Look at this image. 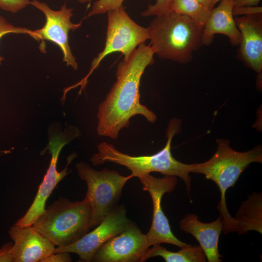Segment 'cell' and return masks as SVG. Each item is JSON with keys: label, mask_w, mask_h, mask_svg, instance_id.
Listing matches in <instances>:
<instances>
[{"label": "cell", "mask_w": 262, "mask_h": 262, "mask_svg": "<svg viewBox=\"0 0 262 262\" xmlns=\"http://www.w3.org/2000/svg\"><path fill=\"white\" fill-rule=\"evenodd\" d=\"M9 234L14 241L11 250L14 262H42L55 252V246L32 226L14 225Z\"/></svg>", "instance_id": "cell-14"}, {"label": "cell", "mask_w": 262, "mask_h": 262, "mask_svg": "<svg viewBox=\"0 0 262 262\" xmlns=\"http://www.w3.org/2000/svg\"><path fill=\"white\" fill-rule=\"evenodd\" d=\"M154 54L150 45L143 43L127 59L119 62L116 80L98 107L99 135L117 139L121 130L128 128L131 118L136 115L155 122L156 114L140 103L139 90L141 77L147 67L154 63Z\"/></svg>", "instance_id": "cell-1"}, {"label": "cell", "mask_w": 262, "mask_h": 262, "mask_svg": "<svg viewBox=\"0 0 262 262\" xmlns=\"http://www.w3.org/2000/svg\"><path fill=\"white\" fill-rule=\"evenodd\" d=\"M203 6L210 10H211L214 6V0H197Z\"/></svg>", "instance_id": "cell-28"}, {"label": "cell", "mask_w": 262, "mask_h": 262, "mask_svg": "<svg viewBox=\"0 0 262 262\" xmlns=\"http://www.w3.org/2000/svg\"><path fill=\"white\" fill-rule=\"evenodd\" d=\"M211 11L197 0H174L171 9L172 12L189 17L202 28Z\"/></svg>", "instance_id": "cell-19"}, {"label": "cell", "mask_w": 262, "mask_h": 262, "mask_svg": "<svg viewBox=\"0 0 262 262\" xmlns=\"http://www.w3.org/2000/svg\"><path fill=\"white\" fill-rule=\"evenodd\" d=\"M72 259L69 253L66 252H54L45 258L42 262H69Z\"/></svg>", "instance_id": "cell-26"}, {"label": "cell", "mask_w": 262, "mask_h": 262, "mask_svg": "<svg viewBox=\"0 0 262 262\" xmlns=\"http://www.w3.org/2000/svg\"><path fill=\"white\" fill-rule=\"evenodd\" d=\"M30 0H0V8L12 13H16L30 4Z\"/></svg>", "instance_id": "cell-23"}, {"label": "cell", "mask_w": 262, "mask_h": 262, "mask_svg": "<svg viewBox=\"0 0 262 262\" xmlns=\"http://www.w3.org/2000/svg\"><path fill=\"white\" fill-rule=\"evenodd\" d=\"M181 120L173 118L170 120L166 131L167 139L164 147L150 155L131 156L121 152L113 145L102 142L98 146V152L90 161L94 166L106 162L114 163L126 167L133 177H138L152 172L161 173L165 176L181 178L185 183L188 194L191 190L189 176L191 164H186L177 160L171 153L173 137L181 131Z\"/></svg>", "instance_id": "cell-3"}, {"label": "cell", "mask_w": 262, "mask_h": 262, "mask_svg": "<svg viewBox=\"0 0 262 262\" xmlns=\"http://www.w3.org/2000/svg\"><path fill=\"white\" fill-rule=\"evenodd\" d=\"M174 0H156L153 4L149 5L146 10L141 13L144 17L157 16L171 12Z\"/></svg>", "instance_id": "cell-21"}, {"label": "cell", "mask_w": 262, "mask_h": 262, "mask_svg": "<svg viewBox=\"0 0 262 262\" xmlns=\"http://www.w3.org/2000/svg\"><path fill=\"white\" fill-rule=\"evenodd\" d=\"M76 0L81 3H88V2H90L91 1V0Z\"/></svg>", "instance_id": "cell-29"}, {"label": "cell", "mask_w": 262, "mask_h": 262, "mask_svg": "<svg viewBox=\"0 0 262 262\" xmlns=\"http://www.w3.org/2000/svg\"><path fill=\"white\" fill-rule=\"evenodd\" d=\"M144 191L148 192L153 203V216L150 228L146 234L149 246L162 243L177 246L180 248L189 246L179 240L173 233L168 220L161 206L164 195L175 189L177 179L175 176H165L162 178L145 174L138 177Z\"/></svg>", "instance_id": "cell-10"}, {"label": "cell", "mask_w": 262, "mask_h": 262, "mask_svg": "<svg viewBox=\"0 0 262 262\" xmlns=\"http://www.w3.org/2000/svg\"><path fill=\"white\" fill-rule=\"evenodd\" d=\"M49 133V142L42 152L44 153L47 150L49 151L51 156L50 164L30 207L26 213L14 224L17 227H25L33 225L45 211L46 201L57 184L71 172V170H68V166L77 156L75 153L69 155L65 168L61 171H58L57 164L62 148L79 136L80 131L77 127L69 126L64 130V131H62L61 128L59 131L56 128L50 127Z\"/></svg>", "instance_id": "cell-8"}, {"label": "cell", "mask_w": 262, "mask_h": 262, "mask_svg": "<svg viewBox=\"0 0 262 262\" xmlns=\"http://www.w3.org/2000/svg\"><path fill=\"white\" fill-rule=\"evenodd\" d=\"M147 28L149 45L162 59L187 64L202 46L203 28L184 15L171 11L155 16Z\"/></svg>", "instance_id": "cell-4"}, {"label": "cell", "mask_w": 262, "mask_h": 262, "mask_svg": "<svg viewBox=\"0 0 262 262\" xmlns=\"http://www.w3.org/2000/svg\"><path fill=\"white\" fill-rule=\"evenodd\" d=\"M261 0H234V7L257 6Z\"/></svg>", "instance_id": "cell-27"}, {"label": "cell", "mask_w": 262, "mask_h": 262, "mask_svg": "<svg viewBox=\"0 0 262 262\" xmlns=\"http://www.w3.org/2000/svg\"><path fill=\"white\" fill-rule=\"evenodd\" d=\"M238 223L237 232L239 235L248 231L262 234V195L254 193L248 196L240 206L234 217Z\"/></svg>", "instance_id": "cell-17"}, {"label": "cell", "mask_w": 262, "mask_h": 262, "mask_svg": "<svg viewBox=\"0 0 262 262\" xmlns=\"http://www.w3.org/2000/svg\"><path fill=\"white\" fill-rule=\"evenodd\" d=\"M223 225L220 216L212 222L203 223L195 214H187L179 222L180 229L192 235L198 242L209 262L222 261V256L218 250V241Z\"/></svg>", "instance_id": "cell-16"}, {"label": "cell", "mask_w": 262, "mask_h": 262, "mask_svg": "<svg viewBox=\"0 0 262 262\" xmlns=\"http://www.w3.org/2000/svg\"><path fill=\"white\" fill-rule=\"evenodd\" d=\"M241 33L237 57L260 76L262 71V13L234 17Z\"/></svg>", "instance_id": "cell-13"}, {"label": "cell", "mask_w": 262, "mask_h": 262, "mask_svg": "<svg viewBox=\"0 0 262 262\" xmlns=\"http://www.w3.org/2000/svg\"><path fill=\"white\" fill-rule=\"evenodd\" d=\"M217 149L209 160L202 163L191 164L190 171L202 174L214 181L220 192V201L217 205L223 221L224 233L237 231L238 223L230 214L226 202V192L233 187L242 172L254 162L262 163V147L257 146L245 152L231 148L227 139H218Z\"/></svg>", "instance_id": "cell-2"}, {"label": "cell", "mask_w": 262, "mask_h": 262, "mask_svg": "<svg viewBox=\"0 0 262 262\" xmlns=\"http://www.w3.org/2000/svg\"><path fill=\"white\" fill-rule=\"evenodd\" d=\"M107 13L108 24L103 49L93 59L87 75L77 84L64 90V96L68 91L80 85L79 94H81L84 90L89 76L107 55L120 52L124 55L123 59H127L140 44L149 39L147 28L134 21L123 6Z\"/></svg>", "instance_id": "cell-6"}, {"label": "cell", "mask_w": 262, "mask_h": 262, "mask_svg": "<svg viewBox=\"0 0 262 262\" xmlns=\"http://www.w3.org/2000/svg\"><path fill=\"white\" fill-rule=\"evenodd\" d=\"M91 207L88 199L72 201L60 197L45 209L32 226L55 246L71 245L89 232Z\"/></svg>", "instance_id": "cell-5"}, {"label": "cell", "mask_w": 262, "mask_h": 262, "mask_svg": "<svg viewBox=\"0 0 262 262\" xmlns=\"http://www.w3.org/2000/svg\"><path fill=\"white\" fill-rule=\"evenodd\" d=\"M213 7L204 24L202 32V45L208 46L213 43L215 35H226L231 45L239 46L241 33L236 24L233 9L234 0H221Z\"/></svg>", "instance_id": "cell-15"}, {"label": "cell", "mask_w": 262, "mask_h": 262, "mask_svg": "<svg viewBox=\"0 0 262 262\" xmlns=\"http://www.w3.org/2000/svg\"><path fill=\"white\" fill-rule=\"evenodd\" d=\"M12 242L3 245L0 248V262H14L12 252Z\"/></svg>", "instance_id": "cell-25"}, {"label": "cell", "mask_w": 262, "mask_h": 262, "mask_svg": "<svg viewBox=\"0 0 262 262\" xmlns=\"http://www.w3.org/2000/svg\"><path fill=\"white\" fill-rule=\"evenodd\" d=\"M31 30L20 27H16L11 24L3 16H0V40L5 35L10 33L29 34ZM4 58L0 55V65Z\"/></svg>", "instance_id": "cell-22"}, {"label": "cell", "mask_w": 262, "mask_h": 262, "mask_svg": "<svg viewBox=\"0 0 262 262\" xmlns=\"http://www.w3.org/2000/svg\"><path fill=\"white\" fill-rule=\"evenodd\" d=\"M124 0H97L93 4L86 17L101 15L123 6Z\"/></svg>", "instance_id": "cell-20"}, {"label": "cell", "mask_w": 262, "mask_h": 262, "mask_svg": "<svg viewBox=\"0 0 262 262\" xmlns=\"http://www.w3.org/2000/svg\"><path fill=\"white\" fill-rule=\"evenodd\" d=\"M156 256L162 257L166 262H204L207 260L200 246H189L181 248L177 252L166 249L160 244L153 245L148 248L143 258V262Z\"/></svg>", "instance_id": "cell-18"}, {"label": "cell", "mask_w": 262, "mask_h": 262, "mask_svg": "<svg viewBox=\"0 0 262 262\" xmlns=\"http://www.w3.org/2000/svg\"><path fill=\"white\" fill-rule=\"evenodd\" d=\"M30 4L43 13L46 21L41 28L31 30L28 34L38 42L49 41L57 45L63 53V61L67 66L77 70L78 65L71 50L68 34L70 30L75 31L79 28L82 25V21L78 23L71 22L73 10L67 8L66 3L59 10H54L45 2L37 0L31 1Z\"/></svg>", "instance_id": "cell-9"}, {"label": "cell", "mask_w": 262, "mask_h": 262, "mask_svg": "<svg viewBox=\"0 0 262 262\" xmlns=\"http://www.w3.org/2000/svg\"><path fill=\"white\" fill-rule=\"evenodd\" d=\"M78 174L87 187L86 197L91 207V228L98 226L116 206L126 183L133 178L123 176L106 168L96 170L83 161L75 165Z\"/></svg>", "instance_id": "cell-7"}, {"label": "cell", "mask_w": 262, "mask_h": 262, "mask_svg": "<svg viewBox=\"0 0 262 262\" xmlns=\"http://www.w3.org/2000/svg\"><path fill=\"white\" fill-rule=\"evenodd\" d=\"M221 0H214L215 5L218 2L220 1Z\"/></svg>", "instance_id": "cell-30"}, {"label": "cell", "mask_w": 262, "mask_h": 262, "mask_svg": "<svg viewBox=\"0 0 262 262\" xmlns=\"http://www.w3.org/2000/svg\"><path fill=\"white\" fill-rule=\"evenodd\" d=\"M262 7L258 6L234 7L233 9L234 16L238 15H249L262 13Z\"/></svg>", "instance_id": "cell-24"}, {"label": "cell", "mask_w": 262, "mask_h": 262, "mask_svg": "<svg viewBox=\"0 0 262 262\" xmlns=\"http://www.w3.org/2000/svg\"><path fill=\"white\" fill-rule=\"evenodd\" d=\"M132 222L126 216L124 206H116L92 231L87 233L75 243L57 246L55 252L77 254L80 260L91 262L96 251L108 240L128 228Z\"/></svg>", "instance_id": "cell-11"}, {"label": "cell", "mask_w": 262, "mask_h": 262, "mask_svg": "<svg viewBox=\"0 0 262 262\" xmlns=\"http://www.w3.org/2000/svg\"><path fill=\"white\" fill-rule=\"evenodd\" d=\"M149 246L147 235L142 233L140 229L132 223L100 246L94 255L92 261L142 262Z\"/></svg>", "instance_id": "cell-12"}]
</instances>
